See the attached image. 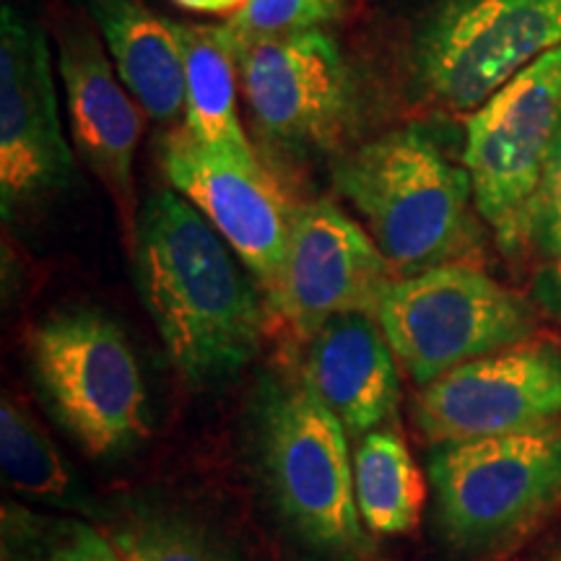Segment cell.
Wrapping results in <instances>:
<instances>
[{
  "label": "cell",
  "instance_id": "6da1fadb",
  "mask_svg": "<svg viewBox=\"0 0 561 561\" xmlns=\"http://www.w3.org/2000/svg\"><path fill=\"white\" fill-rule=\"evenodd\" d=\"M133 248L138 294L182 380L206 388L255 359L268 333L265 299L191 201L172 187L146 195Z\"/></svg>",
  "mask_w": 561,
  "mask_h": 561
},
{
  "label": "cell",
  "instance_id": "7a4b0ae2",
  "mask_svg": "<svg viewBox=\"0 0 561 561\" xmlns=\"http://www.w3.org/2000/svg\"><path fill=\"white\" fill-rule=\"evenodd\" d=\"M331 182L367 224L396 276L481 261L471 174L426 125L351 146L333 159Z\"/></svg>",
  "mask_w": 561,
  "mask_h": 561
},
{
  "label": "cell",
  "instance_id": "3957f363",
  "mask_svg": "<svg viewBox=\"0 0 561 561\" xmlns=\"http://www.w3.org/2000/svg\"><path fill=\"white\" fill-rule=\"evenodd\" d=\"M252 434L265 489L294 536L331 557L367 559L348 432L299 369L261 382Z\"/></svg>",
  "mask_w": 561,
  "mask_h": 561
},
{
  "label": "cell",
  "instance_id": "277c9868",
  "mask_svg": "<svg viewBox=\"0 0 561 561\" xmlns=\"http://www.w3.org/2000/svg\"><path fill=\"white\" fill-rule=\"evenodd\" d=\"M561 45V0H430L396 55L403 100L471 115Z\"/></svg>",
  "mask_w": 561,
  "mask_h": 561
},
{
  "label": "cell",
  "instance_id": "5b68a950",
  "mask_svg": "<svg viewBox=\"0 0 561 561\" xmlns=\"http://www.w3.org/2000/svg\"><path fill=\"white\" fill-rule=\"evenodd\" d=\"M237 34V32H234ZM240 89L257 149L280 164L335 159L359 125L362 94L339 39L325 30L240 37Z\"/></svg>",
  "mask_w": 561,
  "mask_h": 561
},
{
  "label": "cell",
  "instance_id": "8992f818",
  "mask_svg": "<svg viewBox=\"0 0 561 561\" xmlns=\"http://www.w3.org/2000/svg\"><path fill=\"white\" fill-rule=\"evenodd\" d=\"M430 481L439 530L455 549L489 551L515 541L561 502V419L434 445Z\"/></svg>",
  "mask_w": 561,
  "mask_h": 561
},
{
  "label": "cell",
  "instance_id": "52a82bcc",
  "mask_svg": "<svg viewBox=\"0 0 561 561\" xmlns=\"http://www.w3.org/2000/svg\"><path fill=\"white\" fill-rule=\"evenodd\" d=\"M37 385L62 430L91 458H115L149 434V392L136 351L115 320L76 307L30 333Z\"/></svg>",
  "mask_w": 561,
  "mask_h": 561
},
{
  "label": "cell",
  "instance_id": "ba28073f",
  "mask_svg": "<svg viewBox=\"0 0 561 561\" xmlns=\"http://www.w3.org/2000/svg\"><path fill=\"white\" fill-rule=\"evenodd\" d=\"M375 318L419 388L460 364L530 341L538 328L536 301L502 286L479 265L396 276Z\"/></svg>",
  "mask_w": 561,
  "mask_h": 561
},
{
  "label": "cell",
  "instance_id": "9c48e42d",
  "mask_svg": "<svg viewBox=\"0 0 561 561\" xmlns=\"http://www.w3.org/2000/svg\"><path fill=\"white\" fill-rule=\"evenodd\" d=\"M561 125V45L530 62L466 117L460 159L481 221L510 257L523 255V221Z\"/></svg>",
  "mask_w": 561,
  "mask_h": 561
},
{
  "label": "cell",
  "instance_id": "30bf717a",
  "mask_svg": "<svg viewBox=\"0 0 561 561\" xmlns=\"http://www.w3.org/2000/svg\"><path fill=\"white\" fill-rule=\"evenodd\" d=\"M392 278L396 271L369 231L333 201L301 203L284 263L265 291L268 331L280 328L294 346H301L335 314H377Z\"/></svg>",
  "mask_w": 561,
  "mask_h": 561
},
{
  "label": "cell",
  "instance_id": "8fae6325",
  "mask_svg": "<svg viewBox=\"0 0 561 561\" xmlns=\"http://www.w3.org/2000/svg\"><path fill=\"white\" fill-rule=\"evenodd\" d=\"M159 159L172 191L214 224L263 294L268 291L301 206L280 174L265 167L257 151L206 146L182 128L161 138Z\"/></svg>",
  "mask_w": 561,
  "mask_h": 561
},
{
  "label": "cell",
  "instance_id": "7c38bea8",
  "mask_svg": "<svg viewBox=\"0 0 561 561\" xmlns=\"http://www.w3.org/2000/svg\"><path fill=\"white\" fill-rule=\"evenodd\" d=\"M76 159L62 133L53 53L37 21L11 0L0 9V206L19 210L66 191Z\"/></svg>",
  "mask_w": 561,
  "mask_h": 561
},
{
  "label": "cell",
  "instance_id": "4fadbf2b",
  "mask_svg": "<svg viewBox=\"0 0 561 561\" xmlns=\"http://www.w3.org/2000/svg\"><path fill=\"white\" fill-rule=\"evenodd\" d=\"M419 432L434 445L502 437L561 419V343L530 339L460 364L419 390Z\"/></svg>",
  "mask_w": 561,
  "mask_h": 561
},
{
  "label": "cell",
  "instance_id": "5bb4252c",
  "mask_svg": "<svg viewBox=\"0 0 561 561\" xmlns=\"http://www.w3.org/2000/svg\"><path fill=\"white\" fill-rule=\"evenodd\" d=\"M55 45L73 149L115 201L123 229L136 240V151L144 136V110L125 89L100 32L87 19L76 13L60 19Z\"/></svg>",
  "mask_w": 561,
  "mask_h": 561
},
{
  "label": "cell",
  "instance_id": "9a60e30c",
  "mask_svg": "<svg viewBox=\"0 0 561 561\" xmlns=\"http://www.w3.org/2000/svg\"><path fill=\"white\" fill-rule=\"evenodd\" d=\"M299 348V371L351 437H364L396 419L401 403L398 359L375 314H335Z\"/></svg>",
  "mask_w": 561,
  "mask_h": 561
},
{
  "label": "cell",
  "instance_id": "2e32d148",
  "mask_svg": "<svg viewBox=\"0 0 561 561\" xmlns=\"http://www.w3.org/2000/svg\"><path fill=\"white\" fill-rule=\"evenodd\" d=\"M112 66L149 121L172 125L185 110V66L172 21L144 0H87Z\"/></svg>",
  "mask_w": 561,
  "mask_h": 561
},
{
  "label": "cell",
  "instance_id": "e0dca14e",
  "mask_svg": "<svg viewBox=\"0 0 561 561\" xmlns=\"http://www.w3.org/2000/svg\"><path fill=\"white\" fill-rule=\"evenodd\" d=\"M185 66L182 130L206 146L257 151L240 110V45L229 24L172 21Z\"/></svg>",
  "mask_w": 561,
  "mask_h": 561
},
{
  "label": "cell",
  "instance_id": "ac0fdd59",
  "mask_svg": "<svg viewBox=\"0 0 561 561\" xmlns=\"http://www.w3.org/2000/svg\"><path fill=\"white\" fill-rule=\"evenodd\" d=\"M354 491L364 525L377 536L416 528L426 483L401 434L388 426L364 434L354 450Z\"/></svg>",
  "mask_w": 561,
  "mask_h": 561
},
{
  "label": "cell",
  "instance_id": "d6986e66",
  "mask_svg": "<svg viewBox=\"0 0 561 561\" xmlns=\"http://www.w3.org/2000/svg\"><path fill=\"white\" fill-rule=\"evenodd\" d=\"M0 466L21 496L70 512H94L91 496L45 430L13 398L0 405Z\"/></svg>",
  "mask_w": 561,
  "mask_h": 561
},
{
  "label": "cell",
  "instance_id": "ffe728a7",
  "mask_svg": "<svg viewBox=\"0 0 561 561\" xmlns=\"http://www.w3.org/2000/svg\"><path fill=\"white\" fill-rule=\"evenodd\" d=\"M123 561H242L206 525L167 510H133L102 530Z\"/></svg>",
  "mask_w": 561,
  "mask_h": 561
},
{
  "label": "cell",
  "instance_id": "44dd1931",
  "mask_svg": "<svg viewBox=\"0 0 561 561\" xmlns=\"http://www.w3.org/2000/svg\"><path fill=\"white\" fill-rule=\"evenodd\" d=\"M346 16V0H248L227 24L240 37H278L322 30Z\"/></svg>",
  "mask_w": 561,
  "mask_h": 561
},
{
  "label": "cell",
  "instance_id": "7402d4cb",
  "mask_svg": "<svg viewBox=\"0 0 561 561\" xmlns=\"http://www.w3.org/2000/svg\"><path fill=\"white\" fill-rule=\"evenodd\" d=\"M523 252L546 265L561 261V125L523 221Z\"/></svg>",
  "mask_w": 561,
  "mask_h": 561
},
{
  "label": "cell",
  "instance_id": "603a6c76",
  "mask_svg": "<svg viewBox=\"0 0 561 561\" xmlns=\"http://www.w3.org/2000/svg\"><path fill=\"white\" fill-rule=\"evenodd\" d=\"M47 561H123L112 549L102 530L89 525L73 523L62 533L60 543L55 546Z\"/></svg>",
  "mask_w": 561,
  "mask_h": 561
},
{
  "label": "cell",
  "instance_id": "cb8c5ba5",
  "mask_svg": "<svg viewBox=\"0 0 561 561\" xmlns=\"http://www.w3.org/2000/svg\"><path fill=\"white\" fill-rule=\"evenodd\" d=\"M533 301L561 320V261L543 265V271L533 280Z\"/></svg>",
  "mask_w": 561,
  "mask_h": 561
},
{
  "label": "cell",
  "instance_id": "d4e9b609",
  "mask_svg": "<svg viewBox=\"0 0 561 561\" xmlns=\"http://www.w3.org/2000/svg\"><path fill=\"white\" fill-rule=\"evenodd\" d=\"M172 3L203 16H234L248 0H172Z\"/></svg>",
  "mask_w": 561,
  "mask_h": 561
},
{
  "label": "cell",
  "instance_id": "484cf974",
  "mask_svg": "<svg viewBox=\"0 0 561 561\" xmlns=\"http://www.w3.org/2000/svg\"><path fill=\"white\" fill-rule=\"evenodd\" d=\"M538 561H561V543L553 546V549L549 553H543V557Z\"/></svg>",
  "mask_w": 561,
  "mask_h": 561
}]
</instances>
